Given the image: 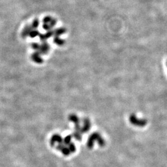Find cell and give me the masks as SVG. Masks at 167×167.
Returning <instances> with one entry per match:
<instances>
[{
    "label": "cell",
    "mask_w": 167,
    "mask_h": 167,
    "mask_svg": "<svg viewBox=\"0 0 167 167\" xmlns=\"http://www.w3.org/2000/svg\"><path fill=\"white\" fill-rule=\"evenodd\" d=\"M166 64H167V63H166Z\"/></svg>",
    "instance_id": "obj_10"
},
{
    "label": "cell",
    "mask_w": 167,
    "mask_h": 167,
    "mask_svg": "<svg viewBox=\"0 0 167 167\" xmlns=\"http://www.w3.org/2000/svg\"><path fill=\"white\" fill-rule=\"evenodd\" d=\"M72 138H73V136L72 135H68L66 136L63 139V143L66 146V145H69L70 143L71 142Z\"/></svg>",
    "instance_id": "obj_7"
},
{
    "label": "cell",
    "mask_w": 167,
    "mask_h": 167,
    "mask_svg": "<svg viewBox=\"0 0 167 167\" xmlns=\"http://www.w3.org/2000/svg\"><path fill=\"white\" fill-rule=\"evenodd\" d=\"M91 121H90V120L87 118H84V119L83 126L82 127L81 129V134L87 133V132L90 130V129H91Z\"/></svg>",
    "instance_id": "obj_5"
},
{
    "label": "cell",
    "mask_w": 167,
    "mask_h": 167,
    "mask_svg": "<svg viewBox=\"0 0 167 167\" xmlns=\"http://www.w3.org/2000/svg\"><path fill=\"white\" fill-rule=\"evenodd\" d=\"M95 141L97 142L98 144L100 147H103L105 145V141L101 135L97 132H95L92 134L88 138L87 142V146L89 149H92L94 145Z\"/></svg>",
    "instance_id": "obj_1"
},
{
    "label": "cell",
    "mask_w": 167,
    "mask_h": 167,
    "mask_svg": "<svg viewBox=\"0 0 167 167\" xmlns=\"http://www.w3.org/2000/svg\"><path fill=\"white\" fill-rule=\"evenodd\" d=\"M129 120L130 123L135 126L144 127L147 123V121L145 119H139L136 116V115L132 114L130 115Z\"/></svg>",
    "instance_id": "obj_2"
},
{
    "label": "cell",
    "mask_w": 167,
    "mask_h": 167,
    "mask_svg": "<svg viewBox=\"0 0 167 167\" xmlns=\"http://www.w3.org/2000/svg\"><path fill=\"white\" fill-rule=\"evenodd\" d=\"M68 119H69L70 121L74 123V124L75 125V131L81 132V127L80 126V124H79L80 121L77 116H76V115L74 114H71L69 115V117H68Z\"/></svg>",
    "instance_id": "obj_3"
},
{
    "label": "cell",
    "mask_w": 167,
    "mask_h": 167,
    "mask_svg": "<svg viewBox=\"0 0 167 167\" xmlns=\"http://www.w3.org/2000/svg\"><path fill=\"white\" fill-rule=\"evenodd\" d=\"M68 148H69V149L70 150V152H71V153H74L76 152V146H75L74 144L73 143V142H71L69 144V145H68Z\"/></svg>",
    "instance_id": "obj_9"
},
{
    "label": "cell",
    "mask_w": 167,
    "mask_h": 167,
    "mask_svg": "<svg viewBox=\"0 0 167 167\" xmlns=\"http://www.w3.org/2000/svg\"><path fill=\"white\" fill-rule=\"evenodd\" d=\"M72 136L77 141H81L82 140V134L80 131H75Z\"/></svg>",
    "instance_id": "obj_8"
},
{
    "label": "cell",
    "mask_w": 167,
    "mask_h": 167,
    "mask_svg": "<svg viewBox=\"0 0 167 167\" xmlns=\"http://www.w3.org/2000/svg\"><path fill=\"white\" fill-rule=\"evenodd\" d=\"M63 139L62 138V137L60 136L59 134H55L50 139V145L51 146H54L55 143L63 144Z\"/></svg>",
    "instance_id": "obj_4"
},
{
    "label": "cell",
    "mask_w": 167,
    "mask_h": 167,
    "mask_svg": "<svg viewBox=\"0 0 167 167\" xmlns=\"http://www.w3.org/2000/svg\"><path fill=\"white\" fill-rule=\"evenodd\" d=\"M56 149L60 150V151L61 152V153L64 155H65V156H68V155L71 153V152H70L69 148L65 146L63 143L59 144L56 146Z\"/></svg>",
    "instance_id": "obj_6"
}]
</instances>
